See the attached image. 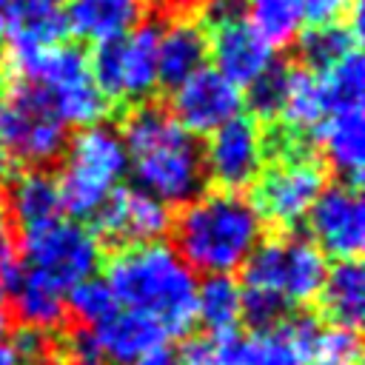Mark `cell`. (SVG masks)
<instances>
[{
	"mask_svg": "<svg viewBox=\"0 0 365 365\" xmlns=\"http://www.w3.org/2000/svg\"><path fill=\"white\" fill-rule=\"evenodd\" d=\"M128 171L140 191L165 205H185L205 185L202 148L174 114L163 106L143 103L123 123Z\"/></svg>",
	"mask_w": 365,
	"mask_h": 365,
	"instance_id": "obj_1",
	"label": "cell"
},
{
	"mask_svg": "<svg viewBox=\"0 0 365 365\" xmlns=\"http://www.w3.org/2000/svg\"><path fill=\"white\" fill-rule=\"evenodd\" d=\"M106 282L123 308L148 317L165 336H180L194 325L197 277L171 245L120 248L106 265Z\"/></svg>",
	"mask_w": 365,
	"mask_h": 365,
	"instance_id": "obj_2",
	"label": "cell"
},
{
	"mask_svg": "<svg viewBox=\"0 0 365 365\" xmlns=\"http://www.w3.org/2000/svg\"><path fill=\"white\" fill-rule=\"evenodd\" d=\"M174 228V251L191 271L231 274L242 268L262 240V220L251 200L234 191H200L188 200Z\"/></svg>",
	"mask_w": 365,
	"mask_h": 365,
	"instance_id": "obj_3",
	"label": "cell"
},
{
	"mask_svg": "<svg viewBox=\"0 0 365 365\" xmlns=\"http://www.w3.org/2000/svg\"><path fill=\"white\" fill-rule=\"evenodd\" d=\"M9 68L11 77L40 86L66 125H97L108 114V100L100 94L91 77L88 54L77 46H9Z\"/></svg>",
	"mask_w": 365,
	"mask_h": 365,
	"instance_id": "obj_4",
	"label": "cell"
},
{
	"mask_svg": "<svg viewBox=\"0 0 365 365\" xmlns=\"http://www.w3.org/2000/svg\"><path fill=\"white\" fill-rule=\"evenodd\" d=\"M63 168L57 180L63 211L71 217H94L97 208L120 188L128 171V157L120 131L106 123L80 128L63 148Z\"/></svg>",
	"mask_w": 365,
	"mask_h": 365,
	"instance_id": "obj_5",
	"label": "cell"
},
{
	"mask_svg": "<svg viewBox=\"0 0 365 365\" xmlns=\"http://www.w3.org/2000/svg\"><path fill=\"white\" fill-rule=\"evenodd\" d=\"M325 188V163L294 134L282 131L277 148L254 180V200L262 222L294 228L302 222Z\"/></svg>",
	"mask_w": 365,
	"mask_h": 365,
	"instance_id": "obj_6",
	"label": "cell"
},
{
	"mask_svg": "<svg viewBox=\"0 0 365 365\" xmlns=\"http://www.w3.org/2000/svg\"><path fill=\"white\" fill-rule=\"evenodd\" d=\"M66 128L40 86L11 77L0 88V148L9 160L29 168L54 163L68 143Z\"/></svg>",
	"mask_w": 365,
	"mask_h": 365,
	"instance_id": "obj_7",
	"label": "cell"
},
{
	"mask_svg": "<svg viewBox=\"0 0 365 365\" xmlns=\"http://www.w3.org/2000/svg\"><path fill=\"white\" fill-rule=\"evenodd\" d=\"M325 274V254L308 237L285 234L257 242L242 262V288L274 291L288 305H305L319 297Z\"/></svg>",
	"mask_w": 365,
	"mask_h": 365,
	"instance_id": "obj_8",
	"label": "cell"
},
{
	"mask_svg": "<svg viewBox=\"0 0 365 365\" xmlns=\"http://www.w3.org/2000/svg\"><path fill=\"white\" fill-rule=\"evenodd\" d=\"M157 23H140L125 37L97 43L88 54L91 77L100 94L111 103H145L157 86Z\"/></svg>",
	"mask_w": 365,
	"mask_h": 365,
	"instance_id": "obj_9",
	"label": "cell"
},
{
	"mask_svg": "<svg viewBox=\"0 0 365 365\" xmlns=\"http://www.w3.org/2000/svg\"><path fill=\"white\" fill-rule=\"evenodd\" d=\"M20 265L68 294L77 282L94 277L100 265V240L77 220H57L40 231L23 234Z\"/></svg>",
	"mask_w": 365,
	"mask_h": 365,
	"instance_id": "obj_10",
	"label": "cell"
},
{
	"mask_svg": "<svg viewBox=\"0 0 365 365\" xmlns=\"http://www.w3.org/2000/svg\"><path fill=\"white\" fill-rule=\"evenodd\" d=\"M202 148L205 180H211L220 191L240 194L251 188L257 174L268 160V134L262 123L251 114H237L220 128H214Z\"/></svg>",
	"mask_w": 365,
	"mask_h": 365,
	"instance_id": "obj_11",
	"label": "cell"
},
{
	"mask_svg": "<svg viewBox=\"0 0 365 365\" xmlns=\"http://www.w3.org/2000/svg\"><path fill=\"white\" fill-rule=\"evenodd\" d=\"M311 242L336 259H359L365 248V202L356 185H325L308 211Z\"/></svg>",
	"mask_w": 365,
	"mask_h": 365,
	"instance_id": "obj_12",
	"label": "cell"
},
{
	"mask_svg": "<svg viewBox=\"0 0 365 365\" xmlns=\"http://www.w3.org/2000/svg\"><path fill=\"white\" fill-rule=\"evenodd\" d=\"M97 240L114 245H145L160 242L171 228V211L157 197L140 188H117L91 217Z\"/></svg>",
	"mask_w": 365,
	"mask_h": 365,
	"instance_id": "obj_13",
	"label": "cell"
},
{
	"mask_svg": "<svg viewBox=\"0 0 365 365\" xmlns=\"http://www.w3.org/2000/svg\"><path fill=\"white\" fill-rule=\"evenodd\" d=\"M242 88L225 80L217 68L202 66L174 88L171 114L191 134H211L222 123L240 114Z\"/></svg>",
	"mask_w": 365,
	"mask_h": 365,
	"instance_id": "obj_14",
	"label": "cell"
},
{
	"mask_svg": "<svg viewBox=\"0 0 365 365\" xmlns=\"http://www.w3.org/2000/svg\"><path fill=\"white\" fill-rule=\"evenodd\" d=\"M208 34V54L214 57V66L225 80L234 86H251L265 68L277 63L274 46L262 40V34L245 20H228L205 31Z\"/></svg>",
	"mask_w": 365,
	"mask_h": 365,
	"instance_id": "obj_15",
	"label": "cell"
},
{
	"mask_svg": "<svg viewBox=\"0 0 365 365\" xmlns=\"http://www.w3.org/2000/svg\"><path fill=\"white\" fill-rule=\"evenodd\" d=\"M88 331L94 334L106 362H111V365H134L145 351H151L168 339L157 322H151L148 317H143L131 308H123L120 302Z\"/></svg>",
	"mask_w": 365,
	"mask_h": 365,
	"instance_id": "obj_16",
	"label": "cell"
},
{
	"mask_svg": "<svg viewBox=\"0 0 365 365\" xmlns=\"http://www.w3.org/2000/svg\"><path fill=\"white\" fill-rule=\"evenodd\" d=\"M145 17V0H66L63 23L80 40L108 43L134 31Z\"/></svg>",
	"mask_w": 365,
	"mask_h": 365,
	"instance_id": "obj_17",
	"label": "cell"
},
{
	"mask_svg": "<svg viewBox=\"0 0 365 365\" xmlns=\"http://www.w3.org/2000/svg\"><path fill=\"white\" fill-rule=\"evenodd\" d=\"M6 294H11V305L23 328H34L40 334L54 331L66 319V291L43 279L40 274L29 271L26 265H14L9 274L0 277Z\"/></svg>",
	"mask_w": 365,
	"mask_h": 365,
	"instance_id": "obj_18",
	"label": "cell"
},
{
	"mask_svg": "<svg viewBox=\"0 0 365 365\" xmlns=\"http://www.w3.org/2000/svg\"><path fill=\"white\" fill-rule=\"evenodd\" d=\"M319 140L325 163L342 177V182L356 185L362 182V168H365V120L362 108H345L325 114L319 128L314 131Z\"/></svg>",
	"mask_w": 365,
	"mask_h": 365,
	"instance_id": "obj_19",
	"label": "cell"
},
{
	"mask_svg": "<svg viewBox=\"0 0 365 365\" xmlns=\"http://www.w3.org/2000/svg\"><path fill=\"white\" fill-rule=\"evenodd\" d=\"M208 57V34L197 17H177L165 29H160L157 40V77L160 86L177 88L194 71L205 66Z\"/></svg>",
	"mask_w": 365,
	"mask_h": 365,
	"instance_id": "obj_20",
	"label": "cell"
},
{
	"mask_svg": "<svg viewBox=\"0 0 365 365\" xmlns=\"http://www.w3.org/2000/svg\"><path fill=\"white\" fill-rule=\"evenodd\" d=\"M9 217L14 228L23 234L40 231L57 220H63V200L57 180L43 168H26L14 180H9Z\"/></svg>",
	"mask_w": 365,
	"mask_h": 365,
	"instance_id": "obj_21",
	"label": "cell"
},
{
	"mask_svg": "<svg viewBox=\"0 0 365 365\" xmlns=\"http://www.w3.org/2000/svg\"><path fill=\"white\" fill-rule=\"evenodd\" d=\"M319 322L314 317H288L268 331L248 336L245 365H308V348Z\"/></svg>",
	"mask_w": 365,
	"mask_h": 365,
	"instance_id": "obj_22",
	"label": "cell"
},
{
	"mask_svg": "<svg viewBox=\"0 0 365 365\" xmlns=\"http://www.w3.org/2000/svg\"><path fill=\"white\" fill-rule=\"evenodd\" d=\"M63 6L66 0H6L9 46L43 48L60 43L66 34Z\"/></svg>",
	"mask_w": 365,
	"mask_h": 365,
	"instance_id": "obj_23",
	"label": "cell"
},
{
	"mask_svg": "<svg viewBox=\"0 0 365 365\" xmlns=\"http://www.w3.org/2000/svg\"><path fill=\"white\" fill-rule=\"evenodd\" d=\"M277 117L282 123V131L299 140L319 128V123L325 120V97H322V83L317 71L305 66L285 71V91H282V106Z\"/></svg>",
	"mask_w": 365,
	"mask_h": 365,
	"instance_id": "obj_24",
	"label": "cell"
},
{
	"mask_svg": "<svg viewBox=\"0 0 365 365\" xmlns=\"http://www.w3.org/2000/svg\"><path fill=\"white\" fill-rule=\"evenodd\" d=\"M317 299L322 305V314L331 319V325L356 331L365 314V271L359 259H336L328 268Z\"/></svg>",
	"mask_w": 365,
	"mask_h": 365,
	"instance_id": "obj_25",
	"label": "cell"
},
{
	"mask_svg": "<svg viewBox=\"0 0 365 365\" xmlns=\"http://www.w3.org/2000/svg\"><path fill=\"white\" fill-rule=\"evenodd\" d=\"M359 29L362 17L359 9L351 14V20L328 23V26H308L299 37V57L302 66L311 71H325L351 51H359Z\"/></svg>",
	"mask_w": 365,
	"mask_h": 365,
	"instance_id": "obj_26",
	"label": "cell"
},
{
	"mask_svg": "<svg viewBox=\"0 0 365 365\" xmlns=\"http://www.w3.org/2000/svg\"><path fill=\"white\" fill-rule=\"evenodd\" d=\"M194 319H200L208 334L234 331L242 319V285L231 274H208L197 282Z\"/></svg>",
	"mask_w": 365,
	"mask_h": 365,
	"instance_id": "obj_27",
	"label": "cell"
},
{
	"mask_svg": "<svg viewBox=\"0 0 365 365\" xmlns=\"http://www.w3.org/2000/svg\"><path fill=\"white\" fill-rule=\"evenodd\" d=\"M245 20L262 34L265 43L288 46L302 29V0H245Z\"/></svg>",
	"mask_w": 365,
	"mask_h": 365,
	"instance_id": "obj_28",
	"label": "cell"
},
{
	"mask_svg": "<svg viewBox=\"0 0 365 365\" xmlns=\"http://www.w3.org/2000/svg\"><path fill=\"white\" fill-rule=\"evenodd\" d=\"M322 83V97H325V114L345 111V108H362L365 97V66L362 54L351 51L339 63H334L325 71H317Z\"/></svg>",
	"mask_w": 365,
	"mask_h": 365,
	"instance_id": "obj_29",
	"label": "cell"
},
{
	"mask_svg": "<svg viewBox=\"0 0 365 365\" xmlns=\"http://www.w3.org/2000/svg\"><path fill=\"white\" fill-rule=\"evenodd\" d=\"M362 345L354 328L328 325L317 328L311 348H308V365H359Z\"/></svg>",
	"mask_w": 365,
	"mask_h": 365,
	"instance_id": "obj_30",
	"label": "cell"
},
{
	"mask_svg": "<svg viewBox=\"0 0 365 365\" xmlns=\"http://www.w3.org/2000/svg\"><path fill=\"white\" fill-rule=\"evenodd\" d=\"M114 305H117V299H114L108 282L106 279H97V277H88V279L77 282L66 294V311H71L74 319L83 328H91L94 322H100Z\"/></svg>",
	"mask_w": 365,
	"mask_h": 365,
	"instance_id": "obj_31",
	"label": "cell"
},
{
	"mask_svg": "<svg viewBox=\"0 0 365 365\" xmlns=\"http://www.w3.org/2000/svg\"><path fill=\"white\" fill-rule=\"evenodd\" d=\"M285 71L288 66L282 63H274L271 68H265L248 88V106H251V117H257L259 123L265 120H274L279 114V106H282V91H285Z\"/></svg>",
	"mask_w": 365,
	"mask_h": 365,
	"instance_id": "obj_32",
	"label": "cell"
},
{
	"mask_svg": "<svg viewBox=\"0 0 365 365\" xmlns=\"http://www.w3.org/2000/svg\"><path fill=\"white\" fill-rule=\"evenodd\" d=\"M288 311L291 305L279 294L262 288H242V319L254 331H268L279 325L282 319H288Z\"/></svg>",
	"mask_w": 365,
	"mask_h": 365,
	"instance_id": "obj_33",
	"label": "cell"
},
{
	"mask_svg": "<svg viewBox=\"0 0 365 365\" xmlns=\"http://www.w3.org/2000/svg\"><path fill=\"white\" fill-rule=\"evenodd\" d=\"M63 365H108L94 334L88 328H74L66 339H63Z\"/></svg>",
	"mask_w": 365,
	"mask_h": 365,
	"instance_id": "obj_34",
	"label": "cell"
},
{
	"mask_svg": "<svg viewBox=\"0 0 365 365\" xmlns=\"http://www.w3.org/2000/svg\"><path fill=\"white\" fill-rule=\"evenodd\" d=\"M359 9V0H302V20L308 26L342 23Z\"/></svg>",
	"mask_w": 365,
	"mask_h": 365,
	"instance_id": "obj_35",
	"label": "cell"
},
{
	"mask_svg": "<svg viewBox=\"0 0 365 365\" xmlns=\"http://www.w3.org/2000/svg\"><path fill=\"white\" fill-rule=\"evenodd\" d=\"M214 339V365H245L248 362V336L234 331L211 334Z\"/></svg>",
	"mask_w": 365,
	"mask_h": 365,
	"instance_id": "obj_36",
	"label": "cell"
},
{
	"mask_svg": "<svg viewBox=\"0 0 365 365\" xmlns=\"http://www.w3.org/2000/svg\"><path fill=\"white\" fill-rule=\"evenodd\" d=\"M237 17H245V0H202L197 11V20L205 31Z\"/></svg>",
	"mask_w": 365,
	"mask_h": 365,
	"instance_id": "obj_37",
	"label": "cell"
},
{
	"mask_svg": "<svg viewBox=\"0 0 365 365\" xmlns=\"http://www.w3.org/2000/svg\"><path fill=\"white\" fill-rule=\"evenodd\" d=\"M17 265V228L9 217V208L0 202V277Z\"/></svg>",
	"mask_w": 365,
	"mask_h": 365,
	"instance_id": "obj_38",
	"label": "cell"
},
{
	"mask_svg": "<svg viewBox=\"0 0 365 365\" xmlns=\"http://www.w3.org/2000/svg\"><path fill=\"white\" fill-rule=\"evenodd\" d=\"M180 365H214V339L211 334H197V336H188L180 351Z\"/></svg>",
	"mask_w": 365,
	"mask_h": 365,
	"instance_id": "obj_39",
	"label": "cell"
},
{
	"mask_svg": "<svg viewBox=\"0 0 365 365\" xmlns=\"http://www.w3.org/2000/svg\"><path fill=\"white\" fill-rule=\"evenodd\" d=\"M134 365H180V356H177V351H174V348H168V345L163 342V345H157V348L145 351Z\"/></svg>",
	"mask_w": 365,
	"mask_h": 365,
	"instance_id": "obj_40",
	"label": "cell"
},
{
	"mask_svg": "<svg viewBox=\"0 0 365 365\" xmlns=\"http://www.w3.org/2000/svg\"><path fill=\"white\" fill-rule=\"evenodd\" d=\"M0 365H23V359L11 342H0Z\"/></svg>",
	"mask_w": 365,
	"mask_h": 365,
	"instance_id": "obj_41",
	"label": "cell"
},
{
	"mask_svg": "<svg viewBox=\"0 0 365 365\" xmlns=\"http://www.w3.org/2000/svg\"><path fill=\"white\" fill-rule=\"evenodd\" d=\"M9 180H11V160H9L6 151L0 148V191L9 185Z\"/></svg>",
	"mask_w": 365,
	"mask_h": 365,
	"instance_id": "obj_42",
	"label": "cell"
},
{
	"mask_svg": "<svg viewBox=\"0 0 365 365\" xmlns=\"http://www.w3.org/2000/svg\"><path fill=\"white\" fill-rule=\"evenodd\" d=\"M9 328V302H6V288L0 282V334Z\"/></svg>",
	"mask_w": 365,
	"mask_h": 365,
	"instance_id": "obj_43",
	"label": "cell"
},
{
	"mask_svg": "<svg viewBox=\"0 0 365 365\" xmlns=\"http://www.w3.org/2000/svg\"><path fill=\"white\" fill-rule=\"evenodd\" d=\"M31 365H63L60 359H48V356H40V359H34Z\"/></svg>",
	"mask_w": 365,
	"mask_h": 365,
	"instance_id": "obj_44",
	"label": "cell"
},
{
	"mask_svg": "<svg viewBox=\"0 0 365 365\" xmlns=\"http://www.w3.org/2000/svg\"><path fill=\"white\" fill-rule=\"evenodd\" d=\"M6 40V11H0V46Z\"/></svg>",
	"mask_w": 365,
	"mask_h": 365,
	"instance_id": "obj_45",
	"label": "cell"
},
{
	"mask_svg": "<svg viewBox=\"0 0 365 365\" xmlns=\"http://www.w3.org/2000/svg\"><path fill=\"white\" fill-rule=\"evenodd\" d=\"M0 11H6V0H0Z\"/></svg>",
	"mask_w": 365,
	"mask_h": 365,
	"instance_id": "obj_46",
	"label": "cell"
}]
</instances>
